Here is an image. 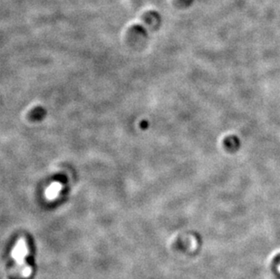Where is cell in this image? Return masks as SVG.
<instances>
[{
    "instance_id": "1",
    "label": "cell",
    "mask_w": 280,
    "mask_h": 279,
    "mask_svg": "<svg viewBox=\"0 0 280 279\" xmlns=\"http://www.w3.org/2000/svg\"><path fill=\"white\" fill-rule=\"evenodd\" d=\"M28 253L29 250L27 248L26 240L24 239H18L14 249L11 251V256L15 260V264L24 278H28L32 274V268L29 265L26 264V262Z\"/></svg>"
},
{
    "instance_id": "2",
    "label": "cell",
    "mask_w": 280,
    "mask_h": 279,
    "mask_svg": "<svg viewBox=\"0 0 280 279\" xmlns=\"http://www.w3.org/2000/svg\"><path fill=\"white\" fill-rule=\"evenodd\" d=\"M62 185L60 183H53L51 185H49L46 189V192H45V195H46V198L49 199V200H53L55 199L56 197H58L59 193L61 191Z\"/></svg>"
},
{
    "instance_id": "3",
    "label": "cell",
    "mask_w": 280,
    "mask_h": 279,
    "mask_svg": "<svg viewBox=\"0 0 280 279\" xmlns=\"http://www.w3.org/2000/svg\"><path fill=\"white\" fill-rule=\"evenodd\" d=\"M223 144L229 152H237L240 147V139H238L236 136H229L225 139Z\"/></svg>"
}]
</instances>
